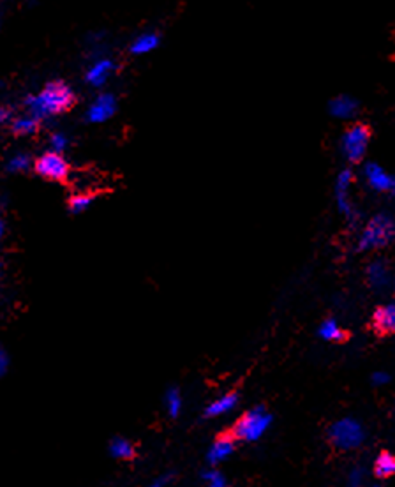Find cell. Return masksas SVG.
Instances as JSON below:
<instances>
[{"mask_svg": "<svg viewBox=\"0 0 395 487\" xmlns=\"http://www.w3.org/2000/svg\"><path fill=\"white\" fill-rule=\"evenodd\" d=\"M74 104V92L64 82H52L39 94L27 99L28 113L41 118L55 117L64 113Z\"/></svg>", "mask_w": 395, "mask_h": 487, "instance_id": "cell-1", "label": "cell"}, {"mask_svg": "<svg viewBox=\"0 0 395 487\" xmlns=\"http://www.w3.org/2000/svg\"><path fill=\"white\" fill-rule=\"evenodd\" d=\"M394 239V221L390 215L379 214L374 215L362 232L358 240L360 251H371V249H382L389 245Z\"/></svg>", "mask_w": 395, "mask_h": 487, "instance_id": "cell-2", "label": "cell"}, {"mask_svg": "<svg viewBox=\"0 0 395 487\" xmlns=\"http://www.w3.org/2000/svg\"><path fill=\"white\" fill-rule=\"evenodd\" d=\"M365 432L355 418H340L330 427V440L340 450H353L364 443Z\"/></svg>", "mask_w": 395, "mask_h": 487, "instance_id": "cell-3", "label": "cell"}, {"mask_svg": "<svg viewBox=\"0 0 395 487\" xmlns=\"http://www.w3.org/2000/svg\"><path fill=\"white\" fill-rule=\"evenodd\" d=\"M272 422V415L265 411L263 406L255 408L247 411L244 417L235 425V436L244 442H256L262 438V435L268 429Z\"/></svg>", "mask_w": 395, "mask_h": 487, "instance_id": "cell-4", "label": "cell"}, {"mask_svg": "<svg viewBox=\"0 0 395 487\" xmlns=\"http://www.w3.org/2000/svg\"><path fill=\"white\" fill-rule=\"evenodd\" d=\"M369 140H371V131H369L367 125L355 124L350 129H346L343 140H340V149H343L346 159L351 162L364 159L365 152H367Z\"/></svg>", "mask_w": 395, "mask_h": 487, "instance_id": "cell-5", "label": "cell"}, {"mask_svg": "<svg viewBox=\"0 0 395 487\" xmlns=\"http://www.w3.org/2000/svg\"><path fill=\"white\" fill-rule=\"evenodd\" d=\"M35 172L48 180H64L69 173V164L59 152L52 150L35 161Z\"/></svg>", "mask_w": 395, "mask_h": 487, "instance_id": "cell-6", "label": "cell"}, {"mask_svg": "<svg viewBox=\"0 0 395 487\" xmlns=\"http://www.w3.org/2000/svg\"><path fill=\"white\" fill-rule=\"evenodd\" d=\"M117 111V99L113 94H99L87 111V121L92 124H103L110 121Z\"/></svg>", "mask_w": 395, "mask_h": 487, "instance_id": "cell-7", "label": "cell"}, {"mask_svg": "<svg viewBox=\"0 0 395 487\" xmlns=\"http://www.w3.org/2000/svg\"><path fill=\"white\" fill-rule=\"evenodd\" d=\"M115 71H117V64L111 59L103 57V59H97L96 62L87 69L85 80L92 86H103L104 83L113 77Z\"/></svg>", "mask_w": 395, "mask_h": 487, "instance_id": "cell-8", "label": "cell"}, {"mask_svg": "<svg viewBox=\"0 0 395 487\" xmlns=\"http://www.w3.org/2000/svg\"><path fill=\"white\" fill-rule=\"evenodd\" d=\"M364 172L369 180V186H371L372 189L379 191V193H390V191L394 189L392 175L386 173L385 169L379 164H376V162H369V164L365 166Z\"/></svg>", "mask_w": 395, "mask_h": 487, "instance_id": "cell-9", "label": "cell"}, {"mask_svg": "<svg viewBox=\"0 0 395 487\" xmlns=\"http://www.w3.org/2000/svg\"><path fill=\"white\" fill-rule=\"evenodd\" d=\"M328 110L335 118L347 121V118H353L357 115L358 103L351 96H337L330 101Z\"/></svg>", "mask_w": 395, "mask_h": 487, "instance_id": "cell-10", "label": "cell"}, {"mask_svg": "<svg viewBox=\"0 0 395 487\" xmlns=\"http://www.w3.org/2000/svg\"><path fill=\"white\" fill-rule=\"evenodd\" d=\"M159 45H161V35H159L157 32H141L140 35H136V38L133 39L131 46H129V52L136 57L148 55V53H152L154 50H157Z\"/></svg>", "mask_w": 395, "mask_h": 487, "instance_id": "cell-11", "label": "cell"}, {"mask_svg": "<svg viewBox=\"0 0 395 487\" xmlns=\"http://www.w3.org/2000/svg\"><path fill=\"white\" fill-rule=\"evenodd\" d=\"M367 277L369 284H371L374 290H386L392 283V276H390V269L386 267L385 262H374L371 263V267L367 269Z\"/></svg>", "mask_w": 395, "mask_h": 487, "instance_id": "cell-12", "label": "cell"}, {"mask_svg": "<svg viewBox=\"0 0 395 487\" xmlns=\"http://www.w3.org/2000/svg\"><path fill=\"white\" fill-rule=\"evenodd\" d=\"M235 450V443L230 436H221L219 440L213 442V445L210 447L208 454H206V459H208L210 464H219L223 461H226L228 457L233 454Z\"/></svg>", "mask_w": 395, "mask_h": 487, "instance_id": "cell-13", "label": "cell"}, {"mask_svg": "<svg viewBox=\"0 0 395 487\" xmlns=\"http://www.w3.org/2000/svg\"><path fill=\"white\" fill-rule=\"evenodd\" d=\"M372 323H374L376 330L382 334H390L395 328V308L394 304L382 306L376 309L374 316H372Z\"/></svg>", "mask_w": 395, "mask_h": 487, "instance_id": "cell-14", "label": "cell"}, {"mask_svg": "<svg viewBox=\"0 0 395 487\" xmlns=\"http://www.w3.org/2000/svg\"><path fill=\"white\" fill-rule=\"evenodd\" d=\"M237 403H238L237 396L226 394V396H223V398L216 399L212 405H208V408L205 410V415L206 417H221V415H224V413H228V411L233 410V408L237 406Z\"/></svg>", "mask_w": 395, "mask_h": 487, "instance_id": "cell-15", "label": "cell"}, {"mask_svg": "<svg viewBox=\"0 0 395 487\" xmlns=\"http://www.w3.org/2000/svg\"><path fill=\"white\" fill-rule=\"evenodd\" d=\"M39 128V118L34 115H21V117L14 118L13 121V131L20 136H28L34 135Z\"/></svg>", "mask_w": 395, "mask_h": 487, "instance_id": "cell-16", "label": "cell"}, {"mask_svg": "<svg viewBox=\"0 0 395 487\" xmlns=\"http://www.w3.org/2000/svg\"><path fill=\"white\" fill-rule=\"evenodd\" d=\"M395 471V459L389 452L379 454L374 463V474L378 478H390Z\"/></svg>", "mask_w": 395, "mask_h": 487, "instance_id": "cell-17", "label": "cell"}, {"mask_svg": "<svg viewBox=\"0 0 395 487\" xmlns=\"http://www.w3.org/2000/svg\"><path fill=\"white\" fill-rule=\"evenodd\" d=\"M347 191L350 189H337V207H339L340 214L347 219L350 223H357L358 214L355 211L353 203H351L350 196H347Z\"/></svg>", "mask_w": 395, "mask_h": 487, "instance_id": "cell-18", "label": "cell"}, {"mask_svg": "<svg viewBox=\"0 0 395 487\" xmlns=\"http://www.w3.org/2000/svg\"><path fill=\"white\" fill-rule=\"evenodd\" d=\"M110 454L117 459H133L134 457V447L131 445V442L124 438H115L113 442L110 443Z\"/></svg>", "mask_w": 395, "mask_h": 487, "instance_id": "cell-19", "label": "cell"}, {"mask_svg": "<svg viewBox=\"0 0 395 487\" xmlns=\"http://www.w3.org/2000/svg\"><path fill=\"white\" fill-rule=\"evenodd\" d=\"M320 335L325 341H344L346 334L343 332V328L337 325L335 320H325L320 327Z\"/></svg>", "mask_w": 395, "mask_h": 487, "instance_id": "cell-20", "label": "cell"}, {"mask_svg": "<svg viewBox=\"0 0 395 487\" xmlns=\"http://www.w3.org/2000/svg\"><path fill=\"white\" fill-rule=\"evenodd\" d=\"M166 410H168L169 417H179L180 410H182V398H180V392L177 388L166 392Z\"/></svg>", "mask_w": 395, "mask_h": 487, "instance_id": "cell-21", "label": "cell"}, {"mask_svg": "<svg viewBox=\"0 0 395 487\" xmlns=\"http://www.w3.org/2000/svg\"><path fill=\"white\" fill-rule=\"evenodd\" d=\"M90 205H92V196H89V194H76L69 201V208H71L72 214H82Z\"/></svg>", "mask_w": 395, "mask_h": 487, "instance_id": "cell-22", "label": "cell"}, {"mask_svg": "<svg viewBox=\"0 0 395 487\" xmlns=\"http://www.w3.org/2000/svg\"><path fill=\"white\" fill-rule=\"evenodd\" d=\"M30 166V159L25 154H18V156L11 157L9 162H7V169L9 172H25Z\"/></svg>", "mask_w": 395, "mask_h": 487, "instance_id": "cell-23", "label": "cell"}, {"mask_svg": "<svg viewBox=\"0 0 395 487\" xmlns=\"http://www.w3.org/2000/svg\"><path fill=\"white\" fill-rule=\"evenodd\" d=\"M203 481H205L206 484L212 486V487H224L226 486V478H224V475L217 470L203 471Z\"/></svg>", "mask_w": 395, "mask_h": 487, "instance_id": "cell-24", "label": "cell"}, {"mask_svg": "<svg viewBox=\"0 0 395 487\" xmlns=\"http://www.w3.org/2000/svg\"><path fill=\"white\" fill-rule=\"evenodd\" d=\"M50 145H52L53 152L62 154L64 150L67 149V136L64 135V133H55V135H52V138H50Z\"/></svg>", "mask_w": 395, "mask_h": 487, "instance_id": "cell-25", "label": "cell"}, {"mask_svg": "<svg viewBox=\"0 0 395 487\" xmlns=\"http://www.w3.org/2000/svg\"><path fill=\"white\" fill-rule=\"evenodd\" d=\"M355 175L351 169H343L337 177V189H350L351 184H353Z\"/></svg>", "mask_w": 395, "mask_h": 487, "instance_id": "cell-26", "label": "cell"}, {"mask_svg": "<svg viewBox=\"0 0 395 487\" xmlns=\"http://www.w3.org/2000/svg\"><path fill=\"white\" fill-rule=\"evenodd\" d=\"M390 381V376L389 373H385V371H378V373L372 374V384L374 385H386Z\"/></svg>", "mask_w": 395, "mask_h": 487, "instance_id": "cell-27", "label": "cell"}, {"mask_svg": "<svg viewBox=\"0 0 395 487\" xmlns=\"http://www.w3.org/2000/svg\"><path fill=\"white\" fill-rule=\"evenodd\" d=\"M7 367H9V357H7L6 349L0 348V376L7 373Z\"/></svg>", "mask_w": 395, "mask_h": 487, "instance_id": "cell-28", "label": "cell"}, {"mask_svg": "<svg viewBox=\"0 0 395 487\" xmlns=\"http://www.w3.org/2000/svg\"><path fill=\"white\" fill-rule=\"evenodd\" d=\"M362 478H364V470H360V468H357V470L351 471V484L353 486H358L362 484Z\"/></svg>", "mask_w": 395, "mask_h": 487, "instance_id": "cell-29", "label": "cell"}, {"mask_svg": "<svg viewBox=\"0 0 395 487\" xmlns=\"http://www.w3.org/2000/svg\"><path fill=\"white\" fill-rule=\"evenodd\" d=\"M11 121V110L6 106H0V124H6Z\"/></svg>", "mask_w": 395, "mask_h": 487, "instance_id": "cell-30", "label": "cell"}, {"mask_svg": "<svg viewBox=\"0 0 395 487\" xmlns=\"http://www.w3.org/2000/svg\"><path fill=\"white\" fill-rule=\"evenodd\" d=\"M2 235H4V223L0 221V239H2Z\"/></svg>", "mask_w": 395, "mask_h": 487, "instance_id": "cell-31", "label": "cell"}]
</instances>
